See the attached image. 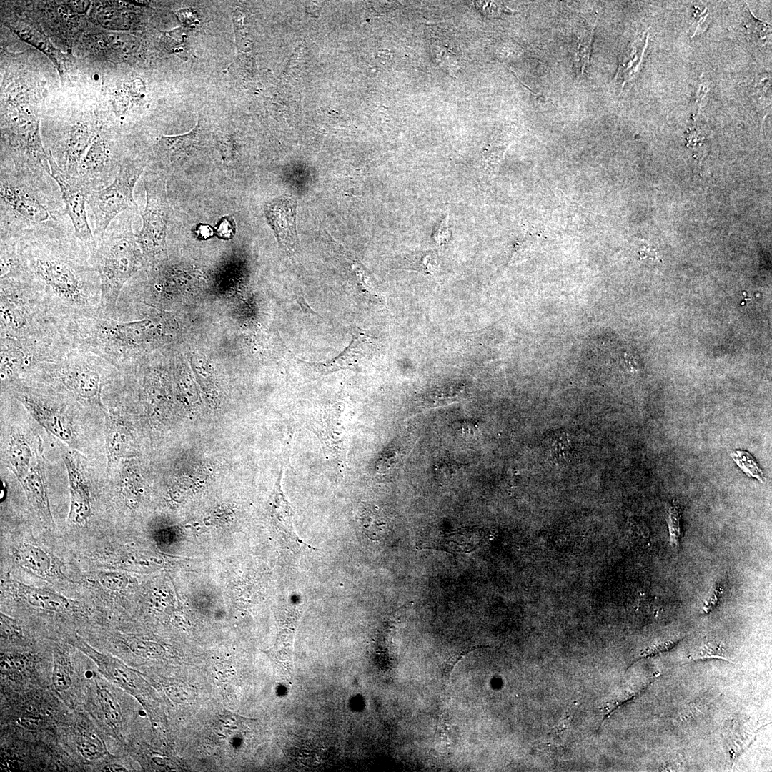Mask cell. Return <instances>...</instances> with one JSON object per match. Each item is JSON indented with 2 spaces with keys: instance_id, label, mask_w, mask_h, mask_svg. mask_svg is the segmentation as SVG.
<instances>
[{
  "instance_id": "1",
  "label": "cell",
  "mask_w": 772,
  "mask_h": 772,
  "mask_svg": "<svg viewBox=\"0 0 772 772\" xmlns=\"http://www.w3.org/2000/svg\"><path fill=\"white\" fill-rule=\"evenodd\" d=\"M19 249L27 280L55 317L63 322L100 317V278L74 235L21 242Z\"/></svg>"
},
{
  "instance_id": "3",
  "label": "cell",
  "mask_w": 772,
  "mask_h": 772,
  "mask_svg": "<svg viewBox=\"0 0 772 772\" xmlns=\"http://www.w3.org/2000/svg\"><path fill=\"white\" fill-rule=\"evenodd\" d=\"M61 334L71 347L90 351L117 369L132 357L158 345L159 332L151 319L125 322L91 317L66 321Z\"/></svg>"
},
{
  "instance_id": "27",
  "label": "cell",
  "mask_w": 772,
  "mask_h": 772,
  "mask_svg": "<svg viewBox=\"0 0 772 772\" xmlns=\"http://www.w3.org/2000/svg\"><path fill=\"white\" fill-rule=\"evenodd\" d=\"M144 92V88L137 81L124 82L113 94L112 104L115 113L118 115L124 114L130 103L134 102V99L142 98Z\"/></svg>"
},
{
  "instance_id": "40",
  "label": "cell",
  "mask_w": 772,
  "mask_h": 772,
  "mask_svg": "<svg viewBox=\"0 0 772 772\" xmlns=\"http://www.w3.org/2000/svg\"><path fill=\"white\" fill-rule=\"evenodd\" d=\"M449 216L447 214L445 217L442 220L438 227L435 229L433 234V239L438 245H442L446 243L450 237V233L448 226Z\"/></svg>"
},
{
  "instance_id": "6",
  "label": "cell",
  "mask_w": 772,
  "mask_h": 772,
  "mask_svg": "<svg viewBox=\"0 0 772 772\" xmlns=\"http://www.w3.org/2000/svg\"><path fill=\"white\" fill-rule=\"evenodd\" d=\"M0 314L1 336L15 338L59 335L64 323L25 278L0 279Z\"/></svg>"
},
{
  "instance_id": "16",
  "label": "cell",
  "mask_w": 772,
  "mask_h": 772,
  "mask_svg": "<svg viewBox=\"0 0 772 772\" xmlns=\"http://www.w3.org/2000/svg\"><path fill=\"white\" fill-rule=\"evenodd\" d=\"M41 455L36 460L26 475L19 480L26 499L31 508L49 528L54 526L46 486L43 460Z\"/></svg>"
},
{
  "instance_id": "10",
  "label": "cell",
  "mask_w": 772,
  "mask_h": 772,
  "mask_svg": "<svg viewBox=\"0 0 772 772\" xmlns=\"http://www.w3.org/2000/svg\"><path fill=\"white\" fill-rule=\"evenodd\" d=\"M146 206L141 212L142 227L137 235V242L145 261L155 262L166 250L167 225L169 205L164 182L158 174L147 173L144 177Z\"/></svg>"
},
{
  "instance_id": "36",
  "label": "cell",
  "mask_w": 772,
  "mask_h": 772,
  "mask_svg": "<svg viewBox=\"0 0 772 772\" xmlns=\"http://www.w3.org/2000/svg\"><path fill=\"white\" fill-rule=\"evenodd\" d=\"M723 583L720 581L716 582L711 587V590L708 593V596L703 603L702 608V613L703 614L708 615L716 608L723 595Z\"/></svg>"
},
{
  "instance_id": "11",
  "label": "cell",
  "mask_w": 772,
  "mask_h": 772,
  "mask_svg": "<svg viewBox=\"0 0 772 772\" xmlns=\"http://www.w3.org/2000/svg\"><path fill=\"white\" fill-rule=\"evenodd\" d=\"M47 159L50 174L60 189L66 213L74 227V236L91 252L97 247V242L89 225L86 212V200L89 192L78 177L66 174L58 166L49 150Z\"/></svg>"
},
{
  "instance_id": "7",
  "label": "cell",
  "mask_w": 772,
  "mask_h": 772,
  "mask_svg": "<svg viewBox=\"0 0 772 772\" xmlns=\"http://www.w3.org/2000/svg\"><path fill=\"white\" fill-rule=\"evenodd\" d=\"M6 390L48 432L77 448L76 433L66 408L70 398L34 375L26 376Z\"/></svg>"
},
{
  "instance_id": "13",
  "label": "cell",
  "mask_w": 772,
  "mask_h": 772,
  "mask_svg": "<svg viewBox=\"0 0 772 772\" xmlns=\"http://www.w3.org/2000/svg\"><path fill=\"white\" fill-rule=\"evenodd\" d=\"M310 427L320 440L326 456L338 464L345 459V432L342 411L336 406L310 417Z\"/></svg>"
},
{
  "instance_id": "39",
  "label": "cell",
  "mask_w": 772,
  "mask_h": 772,
  "mask_svg": "<svg viewBox=\"0 0 772 772\" xmlns=\"http://www.w3.org/2000/svg\"><path fill=\"white\" fill-rule=\"evenodd\" d=\"M217 235L222 239H230L235 232V225L231 217H224L219 221L216 229Z\"/></svg>"
},
{
  "instance_id": "42",
  "label": "cell",
  "mask_w": 772,
  "mask_h": 772,
  "mask_svg": "<svg viewBox=\"0 0 772 772\" xmlns=\"http://www.w3.org/2000/svg\"><path fill=\"white\" fill-rule=\"evenodd\" d=\"M195 233L198 238L207 239L212 236L213 232L210 226L199 224L197 227Z\"/></svg>"
},
{
  "instance_id": "24",
  "label": "cell",
  "mask_w": 772,
  "mask_h": 772,
  "mask_svg": "<svg viewBox=\"0 0 772 772\" xmlns=\"http://www.w3.org/2000/svg\"><path fill=\"white\" fill-rule=\"evenodd\" d=\"M200 134V128L197 126L193 132L185 135L162 137L157 143V153L165 159L187 154L199 144Z\"/></svg>"
},
{
  "instance_id": "18",
  "label": "cell",
  "mask_w": 772,
  "mask_h": 772,
  "mask_svg": "<svg viewBox=\"0 0 772 772\" xmlns=\"http://www.w3.org/2000/svg\"><path fill=\"white\" fill-rule=\"evenodd\" d=\"M96 134L87 122L71 125L65 132L61 157L56 162L58 166L66 174L77 177L80 162Z\"/></svg>"
},
{
  "instance_id": "17",
  "label": "cell",
  "mask_w": 772,
  "mask_h": 772,
  "mask_svg": "<svg viewBox=\"0 0 772 772\" xmlns=\"http://www.w3.org/2000/svg\"><path fill=\"white\" fill-rule=\"evenodd\" d=\"M70 493V506L67 522L74 525L86 523L91 514V496L87 482L74 458L64 455Z\"/></svg>"
},
{
  "instance_id": "30",
  "label": "cell",
  "mask_w": 772,
  "mask_h": 772,
  "mask_svg": "<svg viewBox=\"0 0 772 772\" xmlns=\"http://www.w3.org/2000/svg\"><path fill=\"white\" fill-rule=\"evenodd\" d=\"M595 24L588 23L580 29L578 34V46L575 51V60L578 71L583 74L590 63V54L591 51L592 40L594 33Z\"/></svg>"
},
{
  "instance_id": "9",
  "label": "cell",
  "mask_w": 772,
  "mask_h": 772,
  "mask_svg": "<svg viewBox=\"0 0 772 772\" xmlns=\"http://www.w3.org/2000/svg\"><path fill=\"white\" fill-rule=\"evenodd\" d=\"M145 166L144 162L126 159L108 186L89 193L86 202L92 214L91 229L97 244L117 217L126 210L138 208L133 191Z\"/></svg>"
},
{
  "instance_id": "33",
  "label": "cell",
  "mask_w": 772,
  "mask_h": 772,
  "mask_svg": "<svg viewBox=\"0 0 772 772\" xmlns=\"http://www.w3.org/2000/svg\"><path fill=\"white\" fill-rule=\"evenodd\" d=\"M94 579L102 589L111 594L119 592L125 583L122 575L112 571L99 572L95 574Z\"/></svg>"
},
{
  "instance_id": "2",
  "label": "cell",
  "mask_w": 772,
  "mask_h": 772,
  "mask_svg": "<svg viewBox=\"0 0 772 772\" xmlns=\"http://www.w3.org/2000/svg\"><path fill=\"white\" fill-rule=\"evenodd\" d=\"M0 239L18 242L74 235L58 184L46 172L1 164Z\"/></svg>"
},
{
  "instance_id": "20",
  "label": "cell",
  "mask_w": 772,
  "mask_h": 772,
  "mask_svg": "<svg viewBox=\"0 0 772 772\" xmlns=\"http://www.w3.org/2000/svg\"><path fill=\"white\" fill-rule=\"evenodd\" d=\"M363 336L352 338L350 345L337 357L330 361L309 362L299 360L305 370L317 375H327L343 369H354L361 360L371 353V343Z\"/></svg>"
},
{
  "instance_id": "23",
  "label": "cell",
  "mask_w": 772,
  "mask_h": 772,
  "mask_svg": "<svg viewBox=\"0 0 772 772\" xmlns=\"http://www.w3.org/2000/svg\"><path fill=\"white\" fill-rule=\"evenodd\" d=\"M127 434L119 416L112 411L109 415L106 439L107 468L110 470L124 454Z\"/></svg>"
},
{
  "instance_id": "5",
  "label": "cell",
  "mask_w": 772,
  "mask_h": 772,
  "mask_svg": "<svg viewBox=\"0 0 772 772\" xmlns=\"http://www.w3.org/2000/svg\"><path fill=\"white\" fill-rule=\"evenodd\" d=\"M117 370L90 351L71 347L59 360L44 364L31 374L76 402L103 409L104 387Z\"/></svg>"
},
{
  "instance_id": "21",
  "label": "cell",
  "mask_w": 772,
  "mask_h": 772,
  "mask_svg": "<svg viewBox=\"0 0 772 772\" xmlns=\"http://www.w3.org/2000/svg\"><path fill=\"white\" fill-rule=\"evenodd\" d=\"M36 455L37 453L33 454L24 434L14 430L11 432L6 452V462L19 481L29 472Z\"/></svg>"
},
{
  "instance_id": "44",
  "label": "cell",
  "mask_w": 772,
  "mask_h": 772,
  "mask_svg": "<svg viewBox=\"0 0 772 772\" xmlns=\"http://www.w3.org/2000/svg\"><path fill=\"white\" fill-rule=\"evenodd\" d=\"M297 302L300 304L304 312H311L312 314H317L313 311L311 307L307 304L306 301L302 297H297Z\"/></svg>"
},
{
  "instance_id": "31",
  "label": "cell",
  "mask_w": 772,
  "mask_h": 772,
  "mask_svg": "<svg viewBox=\"0 0 772 772\" xmlns=\"http://www.w3.org/2000/svg\"><path fill=\"white\" fill-rule=\"evenodd\" d=\"M97 694L99 702L107 722L112 726H117L122 719L120 709L117 701L107 689L99 688Z\"/></svg>"
},
{
  "instance_id": "15",
  "label": "cell",
  "mask_w": 772,
  "mask_h": 772,
  "mask_svg": "<svg viewBox=\"0 0 772 772\" xmlns=\"http://www.w3.org/2000/svg\"><path fill=\"white\" fill-rule=\"evenodd\" d=\"M4 586L13 598L39 610L55 613L79 610L78 603L50 590L29 585L15 580H8Z\"/></svg>"
},
{
  "instance_id": "26",
  "label": "cell",
  "mask_w": 772,
  "mask_h": 772,
  "mask_svg": "<svg viewBox=\"0 0 772 772\" xmlns=\"http://www.w3.org/2000/svg\"><path fill=\"white\" fill-rule=\"evenodd\" d=\"M282 476V467L281 468L279 475L275 483L273 495V499L277 505V511L278 513V519L282 524L284 530L290 535V538L294 540L295 543L306 548H312L305 543L295 531L293 526V510L291 505L285 498L281 488Z\"/></svg>"
},
{
  "instance_id": "41",
  "label": "cell",
  "mask_w": 772,
  "mask_h": 772,
  "mask_svg": "<svg viewBox=\"0 0 772 772\" xmlns=\"http://www.w3.org/2000/svg\"><path fill=\"white\" fill-rule=\"evenodd\" d=\"M20 724L27 728H37L41 724L39 717L32 715H25L20 718Z\"/></svg>"
},
{
  "instance_id": "29",
  "label": "cell",
  "mask_w": 772,
  "mask_h": 772,
  "mask_svg": "<svg viewBox=\"0 0 772 772\" xmlns=\"http://www.w3.org/2000/svg\"><path fill=\"white\" fill-rule=\"evenodd\" d=\"M76 746L79 753L85 758L96 760L106 753V748L101 738L94 732L81 731L76 735Z\"/></svg>"
},
{
  "instance_id": "4",
  "label": "cell",
  "mask_w": 772,
  "mask_h": 772,
  "mask_svg": "<svg viewBox=\"0 0 772 772\" xmlns=\"http://www.w3.org/2000/svg\"><path fill=\"white\" fill-rule=\"evenodd\" d=\"M89 257L100 278V317L115 318L124 285L145 262L132 232L131 217H117L96 249L89 252Z\"/></svg>"
},
{
  "instance_id": "34",
  "label": "cell",
  "mask_w": 772,
  "mask_h": 772,
  "mask_svg": "<svg viewBox=\"0 0 772 772\" xmlns=\"http://www.w3.org/2000/svg\"><path fill=\"white\" fill-rule=\"evenodd\" d=\"M28 665V658L22 654H8L1 658V671L6 675L19 674Z\"/></svg>"
},
{
  "instance_id": "22",
  "label": "cell",
  "mask_w": 772,
  "mask_h": 772,
  "mask_svg": "<svg viewBox=\"0 0 772 772\" xmlns=\"http://www.w3.org/2000/svg\"><path fill=\"white\" fill-rule=\"evenodd\" d=\"M648 36L644 34L630 43L620 58L615 78L624 86L638 73L647 44Z\"/></svg>"
},
{
  "instance_id": "8",
  "label": "cell",
  "mask_w": 772,
  "mask_h": 772,
  "mask_svg": "<svg viewBox=\"0 0 772 772\" xmlns=\"http://www.w3.org/2000/svg\"><path fill=\"white\" fill-rule=\"evenodd\" d=\"M1 390L41 365L59 360L71 348L62 335L43 337H0Z\"/></svg>"
},
{
  "instance_id": "14",
  "label": "cell",
  "mask_w": 772,
  "mask_h": 772,
  "mask_svg": "<svg viewBox=\"0 0 772 772\" xmlns=\"http://www.w3.org/2000/svg\"><path fill=\"white\" fill-rule=\"evenodd\" d=\"M11 555L21 568L39 578L49 580L64 578L57 558L36 543L19 541L12 548Z\"/></svg>"
},
{
  "instance_id": "38",
  "label": "cell",
  "mask_w": 772,
  "mask_h": 772,
  "mask_svg": "<svg viewBox=\"0 0 772 772\" xmlns=\"http://www.w3.org/2000/svg\"><path fill=\"white\" fill-rule=\"evenodd\" d=\"M683 638H676L674 639L667 640L659 643L653 645L645 650H644L640 654V658L649 657L660 653L667 651L673 648Z\"/></svg>"
},
{
  "instance_id": "37",
  "label": "cell",
  "mask_w": 772,
  "mask_h": 772,
  "mask_svg": "<svg viewBox=\"0 0 772 772\" xmlns=\"http://www.w3.org/2000/svg\"><path fill=\"white\" fill-rule=\"evenodd\" d=\"M1 635L4 638H19L22 631L18 623L6 615L1 613Z\"/></svg>"
},
{
  "instance_id": "45",
  "label": "cell",
  "mask_w": 772,
  "mask_h": 772,
  "mask_svg": "<svg viewBox=\"0 0 772 772\" xmlns=\"http://www.w3.org/2000/svg\"><path fill=\"white\" fill-rule=\"evenodd\" d=\"M643 255H644L643 257H648L653 258V259L656 258L655 251L654 249H651L650 248H646V249H643Z\"/></svg>"
},
{
  "instance_id": "28",
  "label": "cell",
  "mask_w": 772,
  "mask_h": 772,
  "mask_svg": "<svg viewBox=\"0 0 772 772\" xmlns=\"http://www.w3.org/2000/svg\"><path fill=\"white\" fill-rule=\"evenodd\" d=\"M72 665L69 655L59 651L54 656L52 683L59 692L67 690L72 683Z\"/></svg>"
},
{
  "instance_id": "35",
  "label": "cell",
  "mask_w": 772,
  "mask_h": 772,
  "mask_svg": "<svg viewBox=\"0 0 772 772\" xmlns=\"http://www.w3.org/2000/svg\"><path fill=\"white\" fill-rule=\"evenodd\" d=\"M668 521L671 547L678 550L681 541L680 510L678 505L670 507Z\"/></svg>"
},
{
  "instance_id": "43",
  "label": "cell",
  "mask_w": 772,
  "mask_h": 772,
  "mask_svg": "<svg viewBox=\"0 0 772 772\" xmlns=\"http://www.w3.org/2000/svg\"><path fill=\"white\" fill-rule=\"evenodd\" d=\"M101 771H127V770L123 766H120L119 764L110 763V764L104 766L102 768Z\"/></svg>"
},
{
  "instance_id": "12",
  "label": "cell",
  "mask_w": 772,
  "mask_h": 772,
  "mask_svg": "<svg viewBox=\"0 0 772 772\" xmlns=\"http://www.w3.org/2000/svg\"><path fill=\"white\" fill-rule=\"evenodd\" d=\"M117 166L108 138L98 132L80 162L77 177L90 193L108 186L117 174Z\"/></svg>"
},
{
  "instance_id": "25",
  "label": "cell",
  "mask_w": 772,
  "mask_h": 772,
  "mask_svg": "<svg viewBox=\"0 0 772 772\" xmlns=\"http://www.w3.org/2000/svg\"><path fill=\"white\" fill-rule=\"evenodd\" d=\"M12 31L24 41L33 45L46 54L56 65L60 74L63 75L64 56L44 34L34 29L26 28H14Z\"/></svg>"
},
{
  "instance_id": "19",
  "label": "cell",
  "mask_w": 772,
  "mask_h": 772,
  "mask_svg": "<svg viewBox=\"0 0 772 772\" xmlns=\"http://www.w3.org/2000/svg\"><path fill=\"white\" fill-rule=\"evenodd\" d=\"M296 202L290 197L277 199L265 207L267 219L280 245L288 252L296 251Z\"/></svg>"
},
{
  "instance_id": "32",
  "label": "cell",
  "mask_w": 772,
  "mask_h": 772,
  "mask_svg": "<svg viewBox=\"0 0 772 772\" xmlns=\"http://www.w3.org/2000/svg\"><path fill=\"white\" fill-rule=\"evenodd\" d=\"M688 661L720 659L733 663L725 647L718 643L708 641L699 650L688 657Z\"/></svg>"
}]
</instances>
